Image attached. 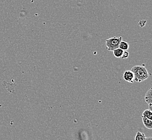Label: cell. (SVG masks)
Returning <instances> with one entry per match:
<instances>
[{
  "mask_svg": "<svg viewBox=\"0 0 152 140\" xmlns=\"http://www.w3.org/2000/svg\"><path fill=\"white\" fill-rule=\"evenodd\" d=\"M145 99L147 104L148 105L149 110H152V88H151L149 90L147 91L146 93L145 94Z\"/></svg>",
  "mask_w": 152,
  "mask_h": 140,
  "instance_id": "cell-3",
  "label": "cell"
},
{
  "mask_svg": "<svg viewBox=\"0 0 152 140\" xmlns=\"http://www.w3.org/2000/svg\"><path fill=\"white\" fill-rule=\"evenodd\" d=\"M119 48H120L123 51H127L129 49V43L125 41H121L119 45Z\"/></svg>",
  "mask_w": 152,
  "mask_h": 140,
  "instance_id": "cell-6",
  "label": "cell"
},
{
  "mask_svg": "<svg viewBox=\"0 0 152 140\" xmlns=\"http://www.w3.org/2000/svg\"><path fill=\"white\" fill-rule=\"evenodd\" d=\"M123 78L126 82L129 83L134 82V74L132 71H126L123 75Z\"/></svg>",
  "mask_w": 152,
  "mask_h": 140,
  "instance_id": "cell-4",
  "label": "cell"
},
{
  "mask_svg": "<svg viewBox=\"0 0 152 140\" xmlns=\"http://www.w3.org/2000/svg\"><path fill=\"white\" fill-rule=\"evenodd\" d=\"M142 116L145 117H146V118L148 119L152 120V111L149 110V109H146L145 111H143Z\"/></svg>",
  "mask_w": 152,
  "mask_h": 140,
  "instance_id": "cell-8",
  "label": "cell"
},
{
  "mask_svg": "<svg viewBox=\"0 0 152 140\" xmlns=\"http://www.w3.org/2000/svg\"><path fill=\"white\" fill-rule=\"evenodd\" d=\"M131 71L134 74V81L135 82H143L148 79L149 77V73L143 65L134 66L131 69Z\"/></svg>",
  "mask_w": 152,
  "mask_h": 140,
  "instance_id": "cell-1",
  "label": "cell"
},
{
  "mask_svg": "<svg viewBox=\"0 0 152 140\" xmlns=\"http://www.w3.org/2000/svg\"><path fill=\"white\" fill-rule=\"evenodd\" d=\"M145 135L143 133L140 131H137L135 137V140H145Z\"/></svg>",
  "mask_w": 152,
  "mask_h": 140,
  "instance_id": "cell-9",
  "label": "cell"
},
{
  "mask_svg": "<svg viewBox=\"0 0 152 140\" xmlns=\"http://www.w3.org/2000/svg\"><path fill=\"white\" fill-rule=\"evenodd\" d=\"M141 117L145 127L148 129H152V120L148 119L143 116H142Z\"/></svg>",
  "mask_w": 152,
  "mask_h": 140,
  "instance_id": "cell-5",
  "label": "cell"
},
{
  "mask_svg": "<svg viewBox=\"0 0 152 140\" xmlns=\"http://www.w3.org/2000/svg\"><path fill=\"white\" fill-rule=\"evenodd\" d=\"M124 51L121 50L120 48H117L116 49H115V50L113 51L115 57H116L117 58H119L121 57Z\"/></svg>",
  "mask_w": 152,
  "mask_h": 140,
  "instance_id": "cell-7",
  "label": "cell"
},
{
  "mask_svg": "<svg viewBox=\"0 0 152 140\" xmlns=\"http://www.w3.org/2000/svg\"><path fill=\"white\" fill-rule=\"evenodd\" d=\"M122 37H112L106 40V49L109 51H113L117 48H119V45L121 41H122Z\"/></svg>",
  "mask_w": 152,
  "mask_h": 140,
  "instance_id": "cell-2",
  "label": "cell"
},
{
  "mask_svg": "<svg viewBox=\"0 0 152 140\" xmlns=\"http://www.w3.org/2000/svg\"><path fill=\"white\" fill-rule=\"evenodd\" d=\"M145 24H146V20H141L139 23V25H140L141 27H143L145 26Z\"/></svg>",
  "mask_w": 152,
  "mask_h": 140,
  "instance_id": "cell-11",
  "label": "cell"
},
{
  "mask_svg": "<svg viewBox=\"0 0 152 140\" xmlns=\"http://www.w3.org/2000/svg\"><path fill=\"white\" fill-rule=\"evenodd\" d=\"M129 56V53L127 51H124V52H123L122 56H121V58L123 59H127Z\"/></svg>",
  "mask_w": 152,
  "mask_h": 140,
  "instance_id": "cell-10",
  "label": "cell"
},
{
  "mask_svg": "<svg viewBox=\"0 0 152 140\" xmlns=\"http://www.w3.org/2000/svg\"><path fill=\"white\" fill-rule=\"evenodd\" d=\"M145 140H152V137L151 136H149V137H145Z\"/></svg>",
  "mask_w": 152,
  "mask_h": 140,
  "instance_id": "cell-12",
  "label": "cell"
}]
</instances>
